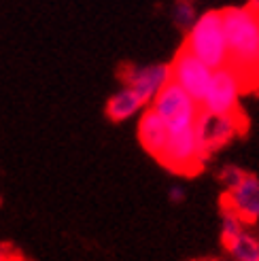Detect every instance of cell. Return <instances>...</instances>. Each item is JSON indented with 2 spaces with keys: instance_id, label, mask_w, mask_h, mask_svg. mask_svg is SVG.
<instances>
[{
  "instance_id": "obj_1",
  "label": "cell",
  "mask_w": 259,
  "mask_h": 261,
  "mask_svg": "<svg viewBox=\"0 0 259 261\" xmlns=\"http://www.w3.org/2000/svg\"><path fill=\"white\" fill-rule=\"evenodd\" d=\"M227 45L225 66L234 72L240 94H259V11L244 7L221 9Z\"/></svg>"
},
{
  "instance_id": "obj_2",
  "label": "cell",
  "mask_w": 259,
  "mask_h": 261,
  "mask_svg": "<svg viewBox=\"0 0 259 261\" xmlns=\"http://www.w3.org/2000/svg\"><path fill=\"white\" fill-rule=\"evenodd\" d=\"M180 45H185L193 56H198L213 70L225 66L227 45H225L221 11H206L204 15H200L187 30L185 41Z\"/></svg>"
},
{
  "instance_id": "obj_3",
  "label": "cell",
  "mask_w": 259,
  "mask_h": 261,
  "mask_svg": "<svg viewBox=\"0 0 259 261\" xmlns=\"http://www.w3.org/2000/svg\"><path fill=\"white\" fill-rule=\"evenodd\" d=\"M249 132V117L242 109L227 113V115H215L200 109L196 119V136L202 151V158L209 162L215 153L227 147L236 136H244Z\"/></svg>"
},
{
  "instance_id": "obj_4",
  "label": "cell",
  "mask_w": 259,
  "mask_h": 261,
  "mask_svg": "<svg viewBox=\"0 0 259 261\" xmlns=\"http://www.w3.org/2000/svg\"><path fill=\"white\" fill-rule=\"evenodd\" d=\"M166 170H170L180 176H198L206 160L202 158V151L198 145V136H196V123L180 127L170 132V138L166 142V149L158 160Z\"/></svg>"
},
{
  "instance_id": "obj_5",
  "label": "cell",
  "mask_w": 259,
  "mask_h": 261,
  "mask_svg": "<svg viewBox=\"0 0 259 261\" xmlns=\"http://www.w3.org/2000/svg\"><path fill=\"white\" fill-rule=\"evenodd\" d=\"M151 109L168 123L170 132H174V129L196 123L198 113H200V104L176 81L170 79L158 94H155V98L151 102Z\"/></svg>"
},
{
  "instance_id": "obj_6",
  "label": "cell",
  "mask_w": 259,
  "mask_h": 261,
  "mask_svg": "<svg viewBox=\"0 0 259 261\" xmlns=\"http://www.w3.org/2000/svg\"><path fill=\"white\" fill-rule=\"evenodd\" d=\"M211 76H213V68L206 66L198 56H193L185 45L176 49V54L170 62V79L176 81L198 104H202L206 96V89L211 85Z\"/></svg>"
},
{
  "instance_id": "obj_7",
  "label": "cell",
  "mask_w": 259,
  "mask_h": 261,
  "mask_svg": "<svg viewBox=\"0 0 259 261\" xmlns=\"http://www.w3.org/2000/svg\"><path fill=\"white\" fill-rule=\"evenodd\" d=\"M117 76L123 87L134 89L145 102H151L155 94L170 81V64H149V66L123 64L119 66Z\"/></svg>"
},
{
  "instance_id": "obj_8",
  "label": "cell",
  "mask_w": 259,
  "mask_h": 261,
  "mask_svg": "<svg viewBox=\"0 0 259 261\" xmlns=\"http://www.w3.org/2000/svg\"><path fill=\"white\" fill-rule=\"evenodd\" d=\"M219 206L229 208L244 225L259 223V178L253 172H247L234 189L221 193Z\"/></svg>"
},
{
  "instance_id": "obj_9",
  "label": "cell",
  "mask_w": 259,
  "mask_h": 261,
  "mask_svg": "<svg viewBox=\"0 0 259 261\" xmlns=\"http://www.w3.org/2000/svg\"><path fill=\"white\" fill-rule=\"evenodd\" d=\"M240 96V87L236 83V76L227 66L215 68L211 76V85L206 89V96L200 104V109L206 113H215V115H227L240 109L238 104Z\"/></svg>"
},
{
  "instance_id": "obj_10",
  "label": "cell",
  "mask_w": 259,
  "mask_h": 261,
  "mask_svg": "<svg viewBox=\"0 0 259 261\" xmlns=\"http://www.w3.org/2000/svg\"><path fill=\"white\" fill-rule=\"evenodd\" d=\"M168 138H170V127H168V123L149 107L145 113L140 115V119H138V140H140V147L145 149L151 158L160 160V155L166 149Z\"/></svg>"
},
{
  "instance_id": "obj_11",
  "label": "cell",
  "mask_w": 259,
  "mask_h": 261,
  "mask_svg": "<svg viewBox=\"0 0 259 261\" xmlns=\"http://www.w3.org/2000/svg\"><path fill=\"white\" fill-rule=\"evenodd\" d=\"M142 107H147V102L142 100L134 89L123 87L107 100L105 115L111 123H121V121L130 119V117H132L136 111H140Z\"/></svg>"
},
{
  "instance_id": "obj_12",
  "label": "cell",
  "mask_w": 259,
  "mask_h": 261,
  "mask_svg": "<svg viewBox=\"0 0 259 261\" xmlns=\"http://www.w3.org/2000/svg\"><path fill=\"white\" fill-rule=\"evenodd\" d=\"M227 255L234 261H259V236L242 231L227 249Z\"/></svg>"
},
{
  "instance_id": "obj_13",
  "label": "cell",
  "mask_w": 259,
  "mask_h": 261,
  "mask_svg": "<svg viewBox=\"0 0 259 261\" xmlns=\"http://www.w3.org/2000/svg\"><path fill=\"white\" fill-rule=\"evenodd\" d=\"M196 9H193V0H176L174 7V23L178 28H183L185 32L193 25L196 21Z\"/></svg>"
},
{
  "instance_id": "obj_14",
  "label": "cell",
  "mask_w": 259,
  "mask_h": 261,
  "mask_svg": "<svg viewBox=\"0 0 259 261\" xmlns=\"http://www.w3.org/2000/svg\"><path fill=\"white\" fill-rule=\"evenodd\" d=\"M247 176V170L244 168H240V166H225V168H221V172L217 174V178H219V182L223 185V189L225 191H229V189H234L238 182Z\"/></svg>"
},
{
  "instance_id": "obj_15",
  "label": "cell",
  "mask_w": 259,
  "mask_h": 261,
  "mask_svg": "<svg viewBox=\"0 0 259 261\" xmlns=\"http://www.w3.org/2000/svg\"><path fill=\"white\" fill-rule=\"evenodd\" d=\"M0 261H15V253H13V249L9 244H5L3 240H0Z\"/></svg>"
},
{
  "instance_id": "obj_16",
  "label": "cell",
  "mask_w": 259,
  "mask_h": 261,
  "mask_svg": "<svg viewBox=\"0 0 259 261\" xmlns=\"http://www.w3.org/2000/svg\"><path fill=\"white\" fill-rule=\"evenodd\" d=\"M170 198H172V200H183V189L174 187V189H172V193H170Z\"/></svg>"
},
{
  "instance_id": "obj_17",
  "label": "cell",
  "mask_w": 259,
  "mask_h": 261,
  "mask_svg": "<svg viewBox=\"0 0 259 261\" xmlns=\"http://www.w3.org/2000/svg\"><path fill=\"white\" fill-rule=\"evenodd\" d=\"M249 7H253V9H257L259 11V0H249V3H247Z\"/></svg>"
},
{
  "instance_id": "obj_18",
  "label": "cell",
  "mask_w": 259,
  "mask_h": 261,
  "mask_svg": "<svg viewBox=\"0 0 259 261\" xmlns=\"http://www.w3.org/2000/svg\"><path fill=\"white\" fill-rule=\"evenodd\" d=\"M191 261H221V259H191Z\"/></svg>"
}]
</instances>
